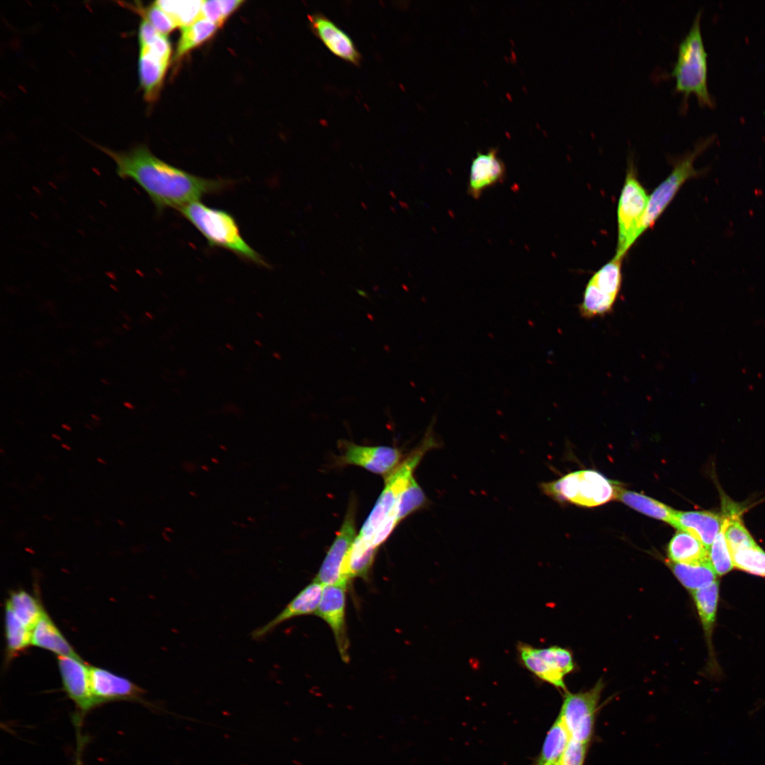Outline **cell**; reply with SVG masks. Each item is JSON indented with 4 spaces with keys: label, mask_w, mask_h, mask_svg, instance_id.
<instances>
[{
    "label": "cell",
    "mask_w": 765,
    "mask_h": 765,
    "mask_svg": "<svg viewBox=\"0 0 765 765\" xmlns=\"http://www.w3.org/2000/svg\"><path fill=\"white\" fill-rule=\"evenodd\" d=\"M540 487L543 493L560 502L595 506L616 499L618 485L597 471L585 470L543 482Z\"/></svg>",
    "instance_id": "5b68a950"
},
{
    "label": "cell",
    "mask_w": 765,
    "mask_h": 765,
    "mask_svg": "<svg viewBox=\"0 0 765 765\" xmlns=\"http://www.w3.org/2000/svg\"><path fill=\"white\" fill-rule=\"evenodd\" d=\"M616 499L650 517L672 525L676 510L652 498L618 486Z\"/></svg>",
    "instance_id": "603a6c76"
},
{
    "label": "cell",
    "mask_w": 765,
    "mask_h": 765,
    "mask_svg": "<svg viewBox=\"0 0 765 765\" xmlns=\"http://www.w3.org/2000/svg\"><path fill=\"white\" fill-rule=\"evenodd\" d=\"M26 550L27 551H29V552H33V550L32 549H30V548H26Z\"/></svg>",
    "instance_id": "7dc6e473"
},
{
    "label": "cell",
    "mask_w": 765,
    "mask_h": 765,
    "mask_svg": "<svg viewBox=\"0 0 765 765\" xmlns=\"http://www.w3.org/2000/svg\"><path fill=\"white\" fill-rule=\"evenodd\" d=\"M622 259L613 257L590 278L579 305L582 317H604L613 312L622 284Z\"/></svg>",
    "instance_id": "ba28073f"
},
{
    "label": "cell",
    "mask_w": 765,
    "mask_h": 765,
    "mask_svg": "<svg viewBox=\"0 0 765 765\" xmlns=\"http://www.w3.org/2000/svg\"><path fill=\"white\" fill-rule=\"evenodd\" d=\"M138 73L145 100L152 103L159 96L169 64L171 45L159 33L139 39Z\"/></svg>",
    "instance_id": "8fae6325"
},
{
    "label": "cell",
    "mask_w": 765,
    "mask_h": 765,
    "mask_svg": "<svg viewBox=\"0 0 765 765\" xmlns=\"http://www.w3.org/2000/svg\"><path fill=\"white\" fill-rule=\"evenodd\" d=\"M52 437L57 441H60L62 439L61 436L56 434H52Z\"/></svg>",
    "instance_id": "b9f144b4"
},
{
    "label": "cell",
    "mask_w": 765,
    "mask_h": 765,
    "mask_svg": "<svg viewBox=\"0 0 765 765\" xmlns=\"http://www.w3.org/2000/svg\"><path fill=\"white\" fill-rule=\"evenodd\" d=\"M0 452H1V454H4V450H3V448H0Z\"/></svg>",
    "instance_id": "c3c4849f"
},
{
    "label": "cell",
    "mask_w": 765,
    "mask_h": 765,
    "mask_svg": "<svg viewBox=\"0 0 765 765\" xmlns=\"http://www.w3.org/2000/svg\"><path fill=\"white\" fill-rule=\"evenodd\" d=\"M550 765H558V764H550Z\"/></svg>",
    "instance_id": "f907efd6"
},
{
    "label": "cell",
    "mask_w": 765,
    "mask_h": 765,
    "mask_svg": "<svg viewBox=\"0 0 765 765\" xmlns=\"http://www.w3.org/2000/svg\"><path fill=\"white\" fill-rule=\"evenodd\" d=\"M670 567L681 584L692 591L707 587L716 581V572L710 560L695 564L672 562Z\"/></svg>",
    "instance_id": "cb8c5ba5"
},
{
    "label": "cell",
    "mask_w": 765,
    "mask_h": 765,
    "mask_svg": "<svg viewBox=\"0 0 765 765\" xmlns=\"http://www.w3.org/2000/svg\"><path fill=\"white\" fill-rule=\"evenodd\" d=\"M570 736L559 717L549 730L536 765L558 764Z\"/></svg>",
    "instance_id": "f1b7e54d"
},
{
    "label": "cell",
    "mask_w": 765,
    "mask_h": 765,
    "mask_svg": "<svg viewBox=\"0 0 765 765\" xmlns=\"http://www.w3.org/2000/svg\"><path fill=\"white\" fill-rule=\"evenodd\" d=\"M31 645L57 657H80L45 611L32 630Z\"/></svg>",
    "instance_id": "44dd1931"
},
{
    "label": "cell",
    "mask_w": 765,
    "mask_h": 765,
    "mask_svg": "<svg viewBox=\"0 0 765 765\" xmlns=\"http://www.w3.org/2000/svg\"><path fill=\"white\" fill-rule=\"evenodd\" d=\"M648 202L649 196L637 177L633 160L630 159L618 203V242L614 257L623 259L642 235Z\"/></svg>",
    "instance_id": "8992f818"
},
{
    "label": "cell",
    "mask_w": 765,
    "mask_h": 765,
    "mask_svg": "<svg viewBox=\"0 0 765 765\" xmlns=\"http://www.w3.org/2000/svg\"><path fill=\"white\" fill-rule=\"evenodd\" d=\"M125 7L135 11L142 19L148 21L159 33L166 35L177 26L170 16L154 1L146 7L141 4L123 3Z\"/></svg>",
    "instance_id": "d590c367"
},
{
    "label": "cell",
    "mask_w": 765,
    "mask_h": 765,
    "mask_svg": "<svg viewBox=\"0 0 765 765\" xmlns=\"http://www.w3.org/2000/svg\"><path fill=\"white\" fill-rule=\"evenodd\" d=\"M701 11H698L685 37L678 45L676 60L669 75L676 81L674 90L681 92L684 106L691 93L698 103L710 107L714 102L708 88V53L701 31Z\"/></svg>",
    "instance_id": "277c9868"
},
{
    "label": "cell",
    "mask_w": 765,
    "mask_h": 765,
    "mask_svg": "<svg viewBox=\"0 0 765 765\" xmlns=\"http://www.w3.org/2000/svg\"><path fill=\"white\" fill-rule=\"evenodd\" d=\"M124 405L128 409H132L133 406L130 402H124Z\"/></svg>",
    "instance_id": "ee69618b"
},
{
    "label": "cell",
    "mask_w": 765,
    "mask_h": 765,
    "mask_svg": "<svg viewBox=\"0 0 765 765\" xmlns=\"http://www.w3.org/2000/svg\"><path fill=\"white\" fill-rule=\"evenodd\" d=\"M346 589L339 586H324L321 601L314 614L330 627L341 658L348 662L349 641L346 623Z\"/></svg>",
    "instance_id": "5bb4252c"
},
{
    "label": "cell",
    "mask_w": 765,
    "mask_h": 765,
    "mask_svg": "<svg viewBox=\"0 0 765 765\" xmlns=\"http://www.w3.org/2000/svg\"><path fill=\"white\" fill-rule=\"evenodd\" d=\"M178 210L205 238L210 246L225 249L244 260L268 267L262 256L245 241L236 220L228 212L199 201Z\"/></svg>",
    "instance_id": "3957f363"
},
{
    "label": "cell",
    "mask_w": 765,
    "mask_h": 765,
    "mask_svg": "<svg viewBox=\"0 0 765 765\" xmlns=\"http://www.w3.org/2000/svg\"><path fill=\"white\" fill-rule=\"evenodd\" d=\"M219 28L217 24L202 18L181 28L174 58L179 60L192 49L202 45L212 38Z\"/></svg>",
    "instance_id": "83f0119b"
},
{
    "label": "cell",
    "mask_w": 765,
    "mask_h": 765,
    "mask_svg": "<svg viewBox=\"0 0 765 765\" xmlns=\"http://www.w3.org/2000/svg\"><path fill=\"white\" fill-rule=\"evenodd\" d=\"M75 765H81V764L80 754H79V757L76 759V761Z\"/></svg>",
    "instance_id": "f6af8a7d"
},
{
    "label": "cell",
    "mask_w": 765,
    "mask_h": 765,
    "mask_svg": "<svg viewBox=\"0 0 765 765\" xmlns=\"http://www.w3.org/2000/svg\"><path fill=\"white\" fill-rule=\"evenodd\" d=\"M520 662L538 679L566 691L565 676L574 669L572 652L559 646L535 647L521 642L517 647Z\"/></svg>",
    "instance_id": "9c48e42d"
},
{
    "label": "cell",
    "mask_w": 765,
    "mask_h": 765,
    "mask_svg": "<svg viewBox=\"0 0 765 765\" xmlns=\"http://www.w3.org/2000/svg\"><path fill=\"white\" fill-rule=\"evenodd\" d=\"M200 18L207 19L219 27L226 21L221 0L203 1Z\"/></svg>",
    "instance_id": "74e56055"
},
{
    "label": "cell",
    "mask_w": 765,
    "mask_h": 765,
    "mask_svg": "<svg viewBox=\"0 0 765 765\" xmlns=\"http://www.w3.org/2000/svg\"><path fill=\"white\" fill-rule=\"evenodd\" d=\"M5 606L31 630L45 611L40 601L23 589L11 591Z\"/></svg>",
    "instance_id": "484cf974"
},
{
    "label": "cell",
    "mask_w": 765,
    "mask_h": 765,
    "mask_svg": "<svg viewBox=\"0 0 765 765\" xmlns=\"http://www.w3.org/2000/svg\"><path fill=\"white\" fill-rule=\"evenodd\" d=\"M90 686L96 705L118 700L142 701L143 689L128 679L89 665Z\"/></svg>",
    "instance_id": "2e32d148"
},
{
    "label": "cell",
    "mask_w": 765,
    "mask_h": 765,
    "mask_svg": "<svg viewBox=\"0 0 765 765\" xmlns=\"http://www.w3.org/2000/svg\"><path fill=\"white\" fill-rule=\"evenodd\" d=\"M355 516L356 504L351 500L343 523L313 581L323 586L344 588L351 582L346 573V560L356 537Z\"/></svg>",
    "instance_id": "7c38bea8"
},
{
    "label": "cell",
    "mask_w": 765,
    "mask_h": 765,
    "mask_svg": "<svg viewBox=\"0 0 765 765\" xmlns=\"http://www.w3.org/2000/svg\"><path fill=\"white\" fill-rule=\"evenodd\" d=\"M155 2L170 16L177 27L183 28L200 18L203 1L159 0Z\"/></svg>",
    "instance_id": "1f68e13d"
},
{
    "label": "cell",
    "mask_w": 765,
    "mask_h": 765,
    "mask_svg": "<svg viewBox=\"0 0 765 765\" xmlns=\"http://www.w3.org/2000/svg\"><path fill=\"white\" fill-rule=\"evenodd\" d=\"M429 504V501L423 489L414 477H412L399 496L396 504L395 515L397 523L415 511L424 509Z\"/></svg>",
    "instance_id": "4dcf8cb0"
},
{
    "label": "cell",
    "mask_w": 765,
    "mask_h": 765,
    "mask_svg": "<svg viewBox=\"0 0 765 765\" xmlns=\"http://www.w3.org/2000/svg\"><path fill=\"white\" fill-rule=\"evenodd\" d=\"M96 460H97V461H98V462L99 463H101V464H102V465H106V464L107 463V461H106V460L105 459H103V458H100V457H98V458H96Z\"/></svg>",
    "instance_id": "f35d334b"
},
{
    "label": "cell",
    "mask_w": 765,
    "mask_h": 765,
    "mask_svg": "<svg viewBox=\"0 0 765 765\" xmlns=\"http://www.w3.org/2000/svg\"><path fill=\"white\" fill-rule=\"evenodd\" d=\"M123 327L126 328V329H129V328L125 324H123Z\"/></svg>",
    "instance_id": "681fc988"
},
{
    "label": "cell",
    "mask_w": 765,
    "mask_h": 765,
    "mask_svg": "<svg viewBox=\"0 0 765 765\" xmlns=\"http://www.w3.org/2000/svg\"><path fill=\"white\" fill-rule=\"evenodd\" d=\"M61 446H62V448H63L64 449H65V450H69V451L72 450V448H71V447H70V446H69V445H67V444H66V443H62V444H61Z\"/></svg>",
    "instance_id": "ab89813d"
},
{
    "label": "cell",
    "mask_w": 765,
    "mask_h": 765,
    "mask_svg": "<svg viewBox=\"0 0 765 765\" xmlns=\"http://www.w3.org/2000/svg\"><path fill=\"white\" fill-rule=\"evenodd\" d=\"M91 416H92V418H94V419L95 420H97V421L100 420V418H99V417H98V416H96V415H94V414H92V415H91Z\"/></svg>",
    "instance_id": "bcb514c9"
},
{
    "label": "cell",
    "mask_w": 765,
    "mask_h": 765,
    "mask_svg": "<svg viewBox=\"0 0 765 765\" xmlns=\"http://www.w3.org/2000/svg\"><path fill=\"white\" fill-rule=\"evenodd\" d=\"M62 427L63 429H64L65 430H67V431H72V428H71V427H70V426H69V425H67V424H62Z\"/></svg>",
    "instance_id": "60d3db41"
},
{
    "label": "cell",
    "mask_w": 765,
    "mask_h": 765,
    "mask_svg": "<svg viewBox=\"0 0 765 765\" xmlns=\"http://www.w3.org/2000/svg\"><path fill=\"white\" fill-rule=\"evenodd\" d=\"M117 522H118V524H119V525H120V526L121 527H124V526H125V521H122V520H120V519H118V520L117 521Z\"/></svg>",
    "instance_id": "7bdbcfd3"
},
{
    "label": "cell",
    "mask_w": 765,
    "mask_h": 765,
    "mask_svg": "<svg viewBox=\"0 0 765 765\" xmlns=\"http://www.w3.org/2000/svg\"><path fill=\"white\" fill-rule=\"evenodd\" d=\"M668 557L676 563L695 564L710 560L708 550L689 533L679 531L667 548Z\"/></svg>",
    "instance_id": "7402d4cb"
},
{
    "label": "cell",
    "mask_w": 765,
    "mask_h": 765,
    "mask_svg": "<svg viewBox=\"0 0 765 765\" xmlns=\"http://www.w3.org/2000/svg\"><path fill=\"white\" fill-rule=\"evenodd\" d=\"M310 28L316 37L335 56L358 66L362 56L351 37L334 21L321 13L307 16Z\"/></svg>",
    "instance_id": "e0dca14e"
},
{
    "label": "cell",
    "mask_w": 765,
    "mask_h": 765,
    "mask_svg": "<svg viewBox=\"0 0 765 765\" xmlns=\"http://www.w3.org/2000/svg\"><path fill=\"white\" fill-rule=\"evenodd\" d=\"M604 684L599 680L590 690L567 693L558 717L570 738L589 744L593 737L599 702Z\"/></svg>",
    "instance_id": "30bf717a"
},
{
    "label": "cell",
    "mask_w": 765,
    "mask_h": 765,
    "mask_svg": "<svg viewBox=\"0 0 765 765\" xmlns=\"http://www.w3.org/2000/svg\"><path fill=\"white\" fill-rule=\"evenodd\" d=\"M725 502L723 504L725 512L728 517V524L725 530V537L730 549L756 545L754 540L744 526L740 518V509L732 507Z\"/></svg>",
    "instance_id": "e575fe53"
},
{
    "label": "cell",
    "mask_w": 765,
    "mask_h": 765,
    "mask_svg": "<svg viewBox=\"0 0 765 765\" xmlns=\"http://www.w3.org/2000/svg\"><path fill=\"white\" fill-rule=\"evenodd\" d=\"M341 455L338 458V463L353 465L386 477L390 475L402 462L401 450L397 448L378 446H365L349 441L340 443Z\"/></svg>",
    "instance_id": "4fadbf2b"
},
{
    "label": "cell",
    "mask_w": 765,
    "mask_h": 765,
    "mask_svg": "<svg viewBox=\"0 0 765 765\" xmlns=\"http://www.w3.org/2000/svg\"><path fill=\"white\" fill-rule=\"evenodd\" d=\"M505 176L506 166L498 157L497 149L477 152L470 166L468 193L478 199L487 188L503 181Z\"/></svg>",
    "instance_id": "d6986e66"
},
{
    "label": "cell",
    "mask_w": 765,
    "mask_h": 765,
    "mask_svg": "<svg viewBox=\"0 0 765 765\" xmlns=\"http://www.w3.org/2000/svg\"><path fill=\"white\" fill-rule=\"evenodd\" d=\"M722 515L708 511H676L672 526L701 541L708 550L720 530Z\"/></svg>",
    "instance_id": "ffe728a7"
},
{
    "label": "cell",
    "mask_w": 765,
    "mask_h": 765,
    "mask_svg": "<svg viewBox=\"0 0 765 765\" xmlns=\"http://www.w3.org/2000/svg\"><path fill=\"white\" fill-rule=\"evenodd\" d=\"M733 566L744 572L765 577V552L756 544L730 549Z\"/></svg>",
    "instance_id": "d6a6232c"
},
{
    "label": "cell",
    "mask_w": 765,
    "mask_h": 765,
    "mask_svg": "<svg viewBox=\"0 0 765 765\" xmlns=\"http://www.w3.org/2000/svg\"><path fill=\"white\" fill-rule=\"evenodd\" d=\"M4 626L6 659L7 662H9L31 645L32 630L26 627L6 606Z\"/></svg>",
    "instance_id": "d4e9b609"
},
{
    "label": "cell",
    "mask_w": 765,
    "mask_h": 765,
    "mask_svg": "<svg viewBox=\"0 0 765 765\" xmlns=\"http://www.w3.org/2000/svg\"><path fill=\"white\" fill-rule=\"evenodd\" d=\"M438 446L430 426L419 445L385 477L384 489L363 523L358 535L360 538L371 545L372 538L378 531L384 528L394 529L397 526L395 507L399 496L414 477L415 469L426 453Z\"/></svg>",
    "instance_id": "7a4b0ae2"
},
{
    "label": "cell",
    "mask_w": 765,
    "mask_h": 765,
    "mask_svg": "<svg viewBox=\"0 0 765 765\" xmlns=\"http://www.w3.org/2000/svg\"><path fill=\"white\" fill-rule=\"evenodd\" d=\"M324 586L313 581L302 589L288 605L270 621L254 629L251 638L261 640L280 624L298 616L315 613L319 605Z\"/></svg>",
    "instance_id": "ac0fdd59"
},
{
    "label": "cell",
    "mask_w": 765,
    "mask_h": 765,
    "mask_svg": "<svg viewBox=\"0 0 765 765\" xmlns=\"http://www.w3.org/2000/svg\"><path fill=\"white\" fill-rule=\"evenodd\" d=\"M709 137L698 142L692 151L680 156L674 162L673 169L669 176L654 190L649 196V202L642 221V233L652 227L681 187L689 179L703 174L704 170H696L693 163L696 158L713 142Z\"/></svg>",
    "instance_id": "52a82bcc"
},
{
    "label": "cell",
    "mask_w": 765,
    "mask_h": 765,
    "mask_svg": "<svg viewBox=\"0 0 765 765\" xmlns=\"http://www.w3.org/2000/svg\"><path fill=\"white\" fill-rule=\"evenodd\" d=\"M723 522L712 545L708 548V555L713 567L718 575H723L733 568L730 548L725 537L728 517L724 512Z\"/></svg>",
    "instance_id": "836d02e7"
},
{
    "label": "cell",
    "mask_w": 765,
    "mask_h": 765,
    "mask_svg": "<svg viewBox=\"0 0 765 765\" xmlns=\"http://www.w3.org/2000/svg\"><path fill=\"white\" fill-rule=\"evenodd\" d=\"M95 146L113 160L118 176L134 181L145 191L158 212L169 208L180 210L205 196L222 191L230 184L226 180L198 176L174 166L142 144L125 151Z\"/></svg>",
    "instance_id": "6da1fadb"
},
{
    "label": "cell",
    "mask_w": 765,
    "mask_h": 765,
    "mask_svg": "<svg viewBox=\"0 0 765 765\" xmlns=\"http://www.w3.org/2000/svg\"><path fill=\"white\" fill-rule=\"evenodd\" d=\"M718 582L692 591V596L706 635L710 636L715 623L718 600Z\"/></svg>",
    "instance_id": "f546056e"
},
{
    "label": "cell",
    "mask_w": 765,
    "mask_h": 765,
    "mask_svg": "<svg viewBox=\"0 0 765 765\" xmlns=\"http://www.w3.org/2000/svg\"><path fill=\"white\" fill-rule=\"evenodd\" d=\"M378 549L356 536L346 556V570L350 580L367 578Z\"/></svg>",
    "instance_id": "4316f807"
},
{
    "label": "cell",
    "mask_w": 765,
    "mask_h": 765,
    "mask_svg": "<svg viewBox=\"0 0 765 765\" xmlns=\"http://www.w3.org/2000/svg\"><path fill=\"white\" fill-rule=\"evenodd\" d=\"M589 745L570 738L558 765H584Z\"/></svg>",
    "instance_id": "8d00e7d4"
},
{
    "label": "cell",
    "mask_w": 765,
    "mask_h": 765,
    "mask_svg": "<svg viewBox=\"0 0 765 765\" xmlns=\"http://www.w3.org/2000/svg\"><path fill=\"white\" fill-rule=\"evenodd\" d=\"M57 664L64 691L81 714L96 706L93 698L89 664L81 657H57Z\"/></svg>",
    "instance_id": "9a60e30c"
}]
</instances>
